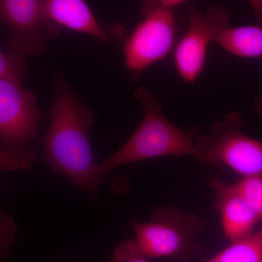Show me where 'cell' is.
Returning a JSON list of instances; mask_svg holds the SVG:
<instances>
[{"instance_id": "4", "label": "cell", "mask_w": 262, "mask_h": 262, "mask_svg": "<svg viewBox=\"0 0 262 262\" xmlns=\"http://www.w3.org/2000/svg\"><path fill=\"white\" fill-rule=\"evenodd\" d=\"M132 225L136 241L148 258L191 262L203 251L198 238L208 222L171 204L155 208L148 222H133Z\"/></svg>"}, {"instance_id": "6", "label": "cell", "mask_w": 262, "mask_h": 262, "mask_svg": "<svg viewBox=\"0 0 262 262\" xmlns=\"http://www.w3.org/2000/svg\"><path fill=\"white\" fill-rule=\"evenodd\" d=\"M177 0L144 1V19L136 26L122 47L125 66L132 73L141 74L164 59L175 42Z\"/></svg>"}, {"instance_id": "13", "label": "cell", "mask_w": 262, "mask_h": 262, "mask_svg": "<svg viewBox=\"0 0 262 262\" xmlns=\"http://www.w3.org/2000/svg\"><path fill=\"white\" fill-rule=\"evenodd\" d=\"M27 58L14 52L0 51V78L23 84L27 77Z\"/></svg>"}, {"instance_id": "3", "label": "cell", "mask_w": 262, "mask_h": 262, "mask_svg": "<svg viewBox=\"0 0 262 262\" xmlns=\"http://www.w3.org/2000/svg\"><path fill=\"white\" fill-rule=\"evenodd\" d=\"M41 116L34 91L0 78V169L28 170L37 163L39 153L32 144Z\"/></svg>"}, {"instance_id": "9", "label": "cell", "mask_w": 262, "mask_h": 262, "mask_svg": "<svg viewBox=\"0 0 262 262\" xmlns=\"http://www.w3.org/2000/svg\"><path fill=\"white\" fill-rule=\"evenodd\" d=\"M210 183L214 192V208L220 213L227 239L232 244L251 235L260 220L235 184L217 178L212 179Z\"/></svg>"}, {"instance_id": "2", "label": "cell", "mask_w": 262, "mask_h": 262, "mask_svg": "<svg viewBox=\"0 0 262 262\" xmlns=\"http://www.w3.org/2000/svg\"><path fill=\"white\" fill-rule=\"evenodd\" d=\"M134 98L142 106L144 117L127 142L99 163L101 175L105 177L127 164L160 157L190 155L196 158L195 127L182 129L172 123L164 115L158 98L146 86L137 88Z\"/></svg>"}, {"instance_id": "5", "label": "cell", "mask_w": 262, "mask_h": 262, "mask_svg": "<svg viewBox=\"0 0 262 262\" xmlns=\"http://www.w3.org/2000/svg\"><path fill=\"white\" fill-rule=\"evenodd\" d=\"M242 115L232 113L196 135L195 159L217 168L227 167L245 177L262 175V142L243 134Z\"/></svg>"}, {"instance_id": "15", "label": "cell", "mask_w": 262, "mask_h": 262, "mask_svg": "<svg viewBox=\"0 0 262 262\" xmlns=\"http://www.w3.org/2000/svg\"><path fill=\"white\" fill-rule=\"evenodd\" d=\"M17 225L13 219L0 210V260H5L11 252Z\"/></svg>"}, {"instance_id": "16", "label": "cell", "mask_w": 262, "mask_h": 262, "mask_svg": "<svg viewBox=\"0 0 262 262\" xmlns=\"http://www.w3.org/2000/svg\"><path fill=\"white\" fill-rule=\"evenodd\" d=\"M136 238L124 239L113 251V262H149Z\"/></svg>"}, {"instance_id": "1", "label": "cell", "mask_w": 262, "mask_h": 262, "mask_svg": "<svg viewBox=\"0 0 262 262\" xmlns=\"http://www.w3.org/2000/svg\"><path fill=\"white\" fill-rule=\"evenodd\" d=\"M50 125L42 138V157L53 173L96 196L105 177L99 170L90 141L96 118L62 74L54 78Z\"/></svg>"}, {"instance_id": "8", "label": "cell", "mask_w": 262, "mask_h": 262, "mask_svg": "<svg viewBox=\"0 0 262 262\" xmlns=\"http://www.w3.org/2000/svg\"><path fill=\"white\" fill-rule=\"evenodd\" d=\"M0 22L10 32V51L27 58L40 56L58 33L45 18L42 0H0Z\"/></svg>"}, {"instance_id": "10", "label": "cell", "mask_w": 262, "mask_h": 262, "mask_svg": "<svg viewBox=\"0 0 262 262\" xmlns=\"http://www.w3.org/2000/svg\"><path fill=\"white\" fill-rule=\"evenodd\" d=\"M43 15L57 32L61 28L83 33L101 42L110 40L92 10L82 0H42Z\"/></svg>"}, {"instance_id": "18", "label": "cell", "mask_w": 262, "mask_h": 262, "mask_svg": "<svg viewBox=\"0 0 262 262\" xmlns=\"http://www.w3.org/2000/svg\"><path fill=\"white\" fill-rule=\"evenodd\" d=\"M255 108L260 116L262 117V96H258L254 102Z\"/></svg>"}, {"instance_id": "11", "label": "cell", "mask_w": 262, "mask_h": 262, "mask_svg": "<svg viewBox=\"0 0 262 262\" xmlns=\"http://www.w3.org/2000/svg\"><path fill=\"white\" fill-rule=\"evenodd\" d=\"M215 43L226 51L241 58L262 56V26L229 27L221 33Z\"/></svg>"}, {"instance_id": "14", "label": "cell", "mask_w": 262, "mask_h": 262, "mask_svg": "<svg viewBox=\"0 0 262 262\" xmlns=\"http://www.w3.org/2000/svg\"><path fill=\"white\" fill-rule=\"evenodd\" d=\"M235 185L245 200L256 212L260 221H262V175L245 177Z\"/></svg>"}, {"instance_id": "17", "label": "cell", "mask_w": 262, "mask_h": 262, "mask_svg": "<svg viewBox=\"0 0 262 262\" xmlns=\"http://www.w3.org/2000/svg\"><path fill=\"white\" fill-rule=\"evenodd\" d=\"M250 4L256 16V24L262 26V1H251Z\"/></svg>"}, {"instance_id": "7", "label": "cell", "mask_w": 262, "mask_h": 262, "mask_svg": "<svg viewBox=\"0 0 262 262\" xmlns=\"http://www.w3.org/2000/svg\"><path fill=\"white\" fill-rule=\"evenodd\" d=\"M188 12L189 27L174 48L173 58L181 79L194 83L204 70L210 44L230 24L227 10L220 5H212L206 13L189 5Z\"/></svg>"}, {"instance_id": "12", "label": "cell", "mask_w": 262, "mask_h": 262, "mask_svg": "<svg viewBox=\"0 0 262 262\" xmlns=\"http://www.w3.org/2000/svg\"><path fill=\"white\" fill-rule=\"evenodd\" d=\"M206 262H262V230L230 244Z\"/></svg>"}]
</instances>
